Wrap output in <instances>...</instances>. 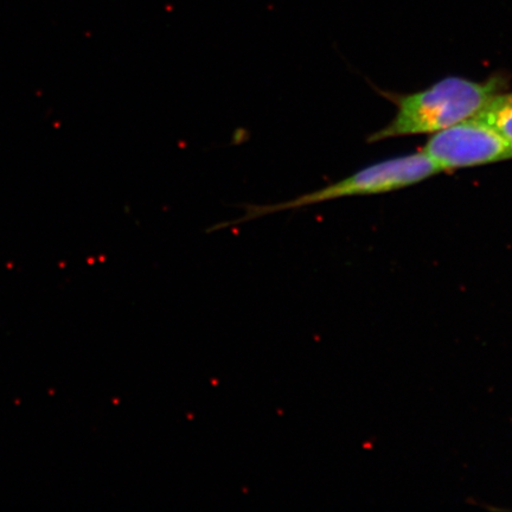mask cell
<instances>
[{
  "instance_id": "7a4b0ae2",
  "label": "cell",
  "mask_w": 512,
  "mask_h": 512,
  "mask_svg": "<svg viewBox=\"0 0 512 512\" xmlns=\"http://www.w3.org/2000/svg\"><path fill=\"white\" fill-rule=\"evenodd\" d=\"M440 174L430 157L424 151L412 155L383 160V162L367 166L328 187L307 192L302 196L286 202L273 204H241L245 211L240 219L221 222L208 229V232L226 229L239 224L262 219V217L281 213V211L297 210L315 204L339 200V198L355 196H371L387 194L396 190L412 187L424 182L425 179Z\"/></svg>"
},
{
  "instance_id": "277c9868",
  "label": "cell",
  "mask_w": 512,
  "mask_h": 512,
  "mask_svg": "<svg viewBox=\"0 0 512 512\" xmlns=\"http://www.w3.org/2000/svg\"><path fill=\"white\" fill-rule=\"evenodd\" d=\"M476 117L485 121L512 145V93H498Z\"/></svg>"
},
{
  "instance_id": "6da1fadb",
  "label": "cell",
  "mask_w": 512,
  "mask_h": 512,
  "mask_svg": "<svg viewBox=\"0 0 512 512\" xmlns=\"http://www.w3.org/2000/svg\"><path fill=\"white\" fill-rule=\"evenodd\" d=\"M505 87L504 76H492L476 82L450 76L425 91L395 95V117L382 130L369 137L370 143L381 140L434 134L476 117L486 104Z\"/></svg>"
},
{
  "instance_id": "3957f363",
  "label": "cell",
  "mask_w": 512,
  "mask_h": 512,
  "mask_svg": "<svg viewBox=\"0 0 512 512\" xmlns=\"http://www.w3.org/2000/svg\"><path fill=\"white\" fill-rule=\"evenodd\" d=\"M422 151L440 172L512 159V145L508 140L477 117L432 134Z\"/></svg>"
}]
</instances>
